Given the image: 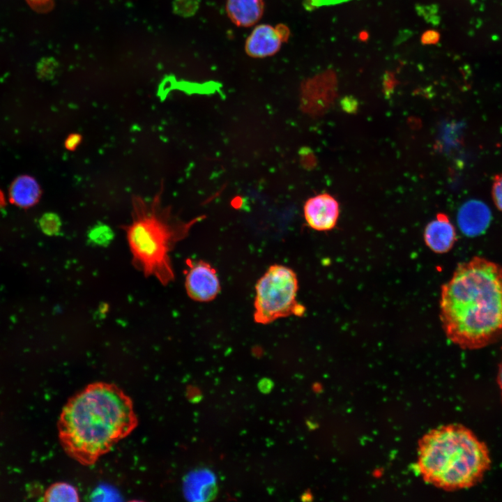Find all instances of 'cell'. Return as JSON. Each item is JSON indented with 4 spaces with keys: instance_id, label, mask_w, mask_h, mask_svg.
<instances>
[{
    "instance_id": "7402d4cb",
    "label": "cell",
    "mask_w": 502,
    "mask_h": 502,
    "mask_svg": "<svg viewBox=\"0 0 502 502\" xmlns=\"http://www.w3.org/2000/svg\"><path fill=\"white\" fill-rule=\"evenodd\" d=\"M4 205H5V197H4L3 192L0 190V208L1 207H3Z\"/></svg>"
},
{
    "instance_id": "d6986e66",
    "label": "cell",
    "mask_w": 502,
    "mask_h": 502,
    "mask_svg": "<svg viewBox=\"0 0 502 502\" xmlns=\"http://www.w3.org/2000/svg\"><path fill=\"white\" fill-rule=\"evenodd\" d=\"M82 139V137L79 133L70 134L65 140V148L70 151H75L79 145Z\"/></svg>"
},
{
    "instance_id": "8fae6325",
    "label": "cell",
    "mask_w": 502,
    "mask_h": 502,
    "mask_svg": "<svg viewBox=\"0 0 502 502\" xmlns=\"http://www.w3.org/2000/svg\"><path fill=\"white\" fill-rule=\"evenodd\" d=\"M183 488L185 498L193 501L213 500L218 493L216 478L213 473L206 468L189 473L183 480Z\"/></svg>"
},
{
    "instance_id": "2e32d148",
    "label": "cell",
    "mask_w": 502,
    "mask_h": 502,
    "mask_svg": "<svg viewBox=\"0 0 502 502\" xmlns=\"http://www.w3.org/2000/svg\"><path fill=\"white\" fill-rule=\"evenodd\" d=\"M89 237L96 244L105 245L112 239L113 232L107 225L99 224L90 230Z\"/></svg>"
},
{
    "instance_id": "ba28073f",
    "label": "cell",
    "mask_w": 502,
    "mask_h": 502,
    "mask_svg": "<svg viewBox=\"0 0 502 502\" xmlns=\"http://www.w3.org/2000/svg\"><path fill=\"white\" fill-rule=\"evenodd\" d=\"M492 218L489 207L479 200L465 202L459 208L457 222L462 232L467 236L482 234L489 227Z\"/></svg>"
},
{
    "instance_id": "5b68a950",
    "label": "cell",
    "mask_w": 502,
    "mask_h": 502,
    "mask_svg": "<svg viewBox=\"0 0 502 502\" xmlns=\"http://www.w3.org/2000/svg\"><path fill=\"white\" fill-rule=\"evenodd\" d=\"M298 287L293 270L279 264L271 266L255 287V322L267 324L292 314L302 316L305 308L296 301Z\"/></svg>"
},
{
    "instance_id": "7a4b0ae2",
    "label": "cell",
    "mask_w": 502,
    "mask_h": 502,
    "mask_svg": "<svg viewBox=\"0 0 502 502\" xmlns=\"http://www.w3.org/2000/svg\"><path fill=\"white\" fill-rule=\"evenodd\" d=\"M137 425L130 397L114 383L96 381L68 399L58 429L66 454L83 466H91Z\"/></svg>"
},
{
    "instance_id": "4fadbf2b",
    "label": "cell",
    "mask_w": 502,
    "mask_h": 502,
    "mask_svg": "<svg viewBox=\"0 0 502 502\" xmlns=\"http://www.w3.org/2000/svg\"><path fill=\"white\" fill-rule=\"evenodd\" d=\"M41 190L36 179L30 176L17 177L11 184L9 197L15 205L29 208L35 205L40 197Z\"/></svg>"
},
{
    "instance_id": "44dd1931",
    "label": "cell",
    "mask_w": 502,
    "mask_h": 502,
    "mask_svg": "<svg viewBox=\"0 0 502 502\" xmlns=\"http://www.w3.org/2000/svg\"><path fill=\"white\" fill-rule=\"evenodd\" d=\"M497 382L499 384V386L501 390V397H502V360L499 364V371H498V376H497Z\"/></svg>"
},
{
    "instance_id": "5bb4252c",
    "label": "cell",
    "mask_w": 502,
    "mask_h": 502,
    "mask_svg": "<svg viewBox=\"0 0 502 502\" xmlns=\"http://www.w3.org/2000/svg\"><path fill=\"white\" fill-rule=\"evenodd\" d=\"M45 501H79V492L74 485L65 482H56L48 487L44 494Z\"/></svg>"
},
{
    "instance_id": "277c9868",
    "label": "cell",
    "mask_w": 502,
    "mask_h": 502,
    "mask_svg": "<svg viewBox=\"0 0 502 502\" xmlns=\"http://www.w3.org/2000/svg\"><path fill=\"white\" fill-rule=\"evenodd\" d=\"M163 184L151 199L132 197V220L122 226L132 254V264L145 276H153L163 285L174 279L170 252L185 238L200 218L183 222L162 205Z\"/></svg>"
},
{
    "instance_id": "30bf717a",
    "label": "cell",
    "mask_w": 502,
    "mask_h": 502,
    "mask_svg": "<svg viewBox=\"0 0 502 502\" xmlns=\"http://www.w3.org/2000/svg\"><path fill=\"white\" fill-rule=\"evenodd\" d=\"M423 236L426 245L438 254L450 251L457 240L454 226L442 213H438L436 219L427 225Z\"/></svg>"
},
{
    "instance_id": "9a60e30c",
    "label": "cell",
    "mask_w": 502,
    "mask_h": 502,
    "mask_svg": "<svg viewBox=\"0 0 502 502\" xmlns=\"http://www.w3.org/2000/svg\"><path fill=\"white\" fill-rule=\"evenodd\" d=\"M39 225L44 234L49 236L56 235L61 225L59 217L54 213H46L39 220Z\"/></svg>"
},
{
    "instance_id": "8992f818",
    "label": "cell",
    "mask_w": 502,
    "mask_h": 502,
    "mask_svg": "<svg viewBox=\"0 0 502 502\" xmlns=\"http://www.w3.org/2000/svg\"><path fill=\"white\" fill-rule=\"evenodd\" d=\"M189 267L185 280L188 296L199 302L213 300L220 290L216 271L208 263L202 260L187 261Z\"/></svg>"
},
{
    "instance_id": "7c38bea8",
    "label": "cell",
    "mask_w": 502,
    "mask_h": 502,
    "mask_svg": "<svg viewBox=\"0 0 502 502\" xmlns=\"http://www.w3.org/2000/svg\"><path fill=\"white\" fill-rule=\"evenodd\" d=\"M264 10L262 0H227V11L237 25L249 26L261 17Z\"/></svg>"
},
{
    "instance_id": "ac0fdd59",
    "label": "cell",
    "mask_w": 502,
    "mask_h": 502,
    "mask_svg": "<svg viewBox=\"0 0 502 502\" xmlns=\"http://www.w3.org/2000/svg\"><path fill=\"white\" fill-rule=\"evenodd\" d=\"M492 195L495 206L502 212V174L496 175L494 178Z\"/></svg>"
},
{
    "instance_id": "3957f363",
    "label": "cell",
    "mask_w": 502,
    "mask_h": 502,
    "mask_svg": "<svg viewBox=\"0 0 502 502\" xmlns=\"http://www.w3.org/2000/svg\"><path fill=\"white\" fill-rule=\"evenodd\" d=\"M490 464L486 444L461 425L433 429L418 442L416 466L420 476L426 482L444 490L476 485Z\"/></svg>"
},
{
    "instance_id": "9c48e42d",
    "label": "cell",
    "mask_w": 502,
    "mask_h": 502,
    "mask_svg": "<svg viewBox=\"0 0 502 502\" xmlns=\"http://www.w3.org/2000/svg\"><path fill=\"white\" fill-rule=\"evenodd\" d=\"M284 35L279 28L268 24L256 26L245 43L247 53L251 56L262 58L271 56L280 49Z\"/></svg>"
},
{
    "instance_id": "e0dca14e",
    "label": "cell",
    "mask_w": 502,
    "mask_h": 502,
    "mask_svg": "<svg viewBox=\"0 0 502 502\" xmlns=\"http://www.w3.org/2000/svg\"><path fill=\"white\" fill-rule=\"evenodd\" d=\"M199 5V0H174L173 9L181 16L190 17L196 13Z\"/></svg>"
},
{
    "instance_id": "52a82bcc",
    "label": "cell",
    "mask_w": 502,
    "mask_h": 502,
    "mask_svg": "<svg viewBox=\"0 0 502 502\" xmlns=\"http://www.w3.org/2000/svg\"><path fill=\"white\" fill-rule=\"evenodd\" d=\"M303 213L310 227L319 231H329L337 224L340 206L332 195L321 193L309 198L305 201Z\"/></svg>"
},
{
    "instance_id": "ffe728a7",
    "label": "cell",
    "mask_w": 502,
    "mask_h": 502,
    "mask_svg": "<svg viewBox=\"0 0 502 502\" xmlns=\"http://www.w3.org/2000/svg\"><path fill=\"white\" fill-rule=\"evenodd\" d=\"M273 387V383L270 379H261L258 383V388L263 393H269Z\"/></svg>"
},
{
    "instance_id": "6da1fadb",
    "label": "cell",
    "mask_w": 502,
    "mask_h": 502,
    "mask_svg": "<svg viewBox=\"0 0 502 502\" xmlns=\"http://www.w3.org/2000/svg\"><path fill=\"white\" fill-rule=\"evenodd\" d=\"M439 319L452 343L479 349L502 337V267L481 257L459 263L441 287Z\"/></svg>"
}]
</instances>
